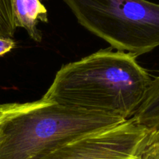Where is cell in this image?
I'll list each match as a JSON object with an SVG mask.
<instances>
[{
  "mask_svg": "<svg viewBox=\"0 0 159 159\" xmlns=\"http://www.w3.org/2000/svg\"><path fill=\"white\" fill-rule=\"evenodd\" d=\"M112 49L62 66L42 98L126 120L132 118L152 79L137 56Z\"/></svg>",
  "mask_w": 159,
  "mask_h": 159,
  "instance_id": "6da1fadb",
  "label": "cell"
},
{
  "mask_svg": "<svg viewBox=\"0 0 159 159\" xmlns=\"http://www.w3.org/2000/svg\"><path fill=\"white\" fill-rule=\"evenodd\" d=\"M126 121L44 100L0 105V159H42L60 147Z\"/></svg>",
  "mask_w": 159,
  "mask_h": 159,
  "instance_id": "7a4b0ae2",
  "label": "cell"
},
{
  "mask_svg": "<svg viewBox=\"0 0 159 159\" xmlns=\"http://www.w3.org/2000/svg\"><path fill=\"white\" fill-rule=\"evenodd\" d=\"M82 27L118 51L139 56L159 46V4L148 0H63Z\"/></svg>",
  "mask_w": 159,
  "mask_h": 159,
  "instance_id": "3957f363",
  "label": "cell"
},
{
  "mask_svg": "<svg viewBox=\"0 0 159 159\" xmlns=\"http://www.w3.org/2000/svg\"><path fill=\"white\" fill-rule=\"evenodd\" d=\"M155 132L130 118L73 140L42 159H139Z\"/></svg>",
  "mask_w": 159,
  "mask_h": 159,
  "instance_id": "277c9868",
  "label": "cell"
},
{
  "mask_svg": "<svg viewBox=\"0 0 159 159\" xmlns=\"http://www.w3.org/2000/svg\"><path fill=\"white\" fill-rule=\"evenodd\" d=\"M44 0H13V12L16 27H23L29 37L36 42H41L42 33L38 30L39 21L48 22V11Z\"/></svg>",
  "mask_w": 159,
  "mask_h": 159,
  "instance_id": "5b68a950",
  "label": "cell"
},
{
  "mask_svg": "<svg viewBox=\"0 0 159 159\" xmlns=\"http://www.w3.org/2000/svg\"><path fill=\"white\" fill-rule=\"evenodd\" d=\"M132 118L141 126L159 130V74L151 80L141 104Z\"/></svg>",
  "mask_w": 159,
  "mask_h": 159,
  "instance_id": "8992f818",
  "label": "cell"
},
{
  "mask_svg": "<svg viewBox=\"0 0 159 159\" xmlns=\"http://www.w3.org/2000/svg\"><path fill=\"white\" fill-rule=\"evenodd\" d=\"M16 28L13 0H0V36L13 38Z\"/></svg>",
  "mask_w": 159,
  "mask_h": 159,
  "instance_id": "52a82bcc",
  "label": "cell"
},
{
  "mask_svg": "<svg viewBox=\"0 0 159 159\" xmlns=\"http://www.w3.org/2000/svg\"><path fill=\"white\" fill-rule=\"evenodd\" d=\"M139 159H159V130H156L154 137L140 153Z\"/></svg>",
  "mask_w": 159,
  "mask_h": 159,
  "instance_id": "ba28073f",
  "label": "cell"
},
{
  "mask_svg": "<svg viewBox=\"0 0 159 159\" xmlns=\"http://www.w3.org/2000/svg\"><path fill=\"white\" fill-rule=\"evenodd\" d=\"M14 40L13 38H3L0 36V56H3L10 52L15 47Z\"/></svg>",
  "mask_w": 159,
  "mask_h": 159,
  "instance_id": "9c48e42d",
  "label": "cell"
}]
</instances>
